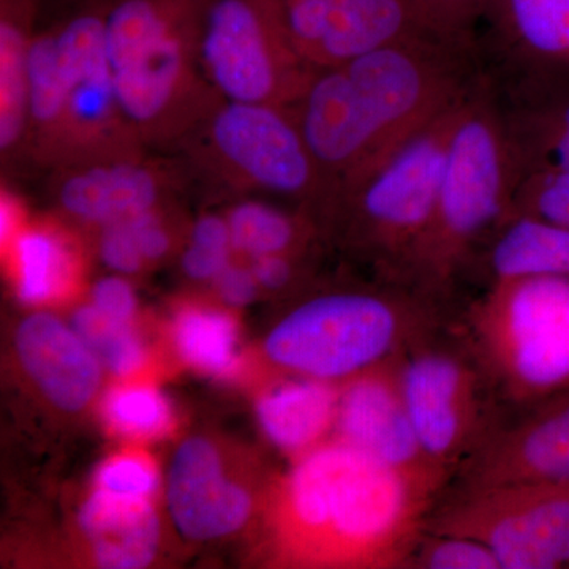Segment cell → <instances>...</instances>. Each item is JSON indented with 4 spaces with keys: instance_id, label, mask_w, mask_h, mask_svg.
Returning <instances> with one entry per match:
<instances>
[{
    "instance_id": "1",
    "label": "cell",
    "mask_w": 569,
    "mask_h": 569,
    "mask_svg": "<svg viewBox=\"0 0 569 569\" xmlns=\"http://www.w3.org/2000/svg\"><path fill=\"white\" fill-rule=\"evenodd\" d=\"M471 47L421 33L316 71L291 111L326 200L481 84Z\"/></svg>"
},
{
    "instance_id": "16",
    "label": "cell",
    "mask_w": 569,
    "mask_h": 569,
    "mask_svg": "<svg viewBox=\"0 0 569 569\" xmlns=\"http://www.w3.org/2000/svg\"><path fill=\"white\" fill-rule=\"evenodd\" d=\"M168 503L178 529L193 539L227 537L252 512V498L227 478L219 451L204 438H190L176 452Z\"/></svg>"
},
{
    "instance_id": "29",
    "label": "cell",
    "mask_w": 569,
    "mask_h": 569,
    "mask_svg": "<svg viewBox=\"0 0 569 569\" xmlns=\"http://www.w3.org/2000/svg\"><path fill=\"white\" fill-rule=\"evenodd\" d=\"M511 213L539 217L569 228V174L531 171L520 176Z\"/></svg>"
},
{
    "instance_id": "3",
    "label": "cell",
    "mask_w": 569,
    "mask_h": 569,
    "mask_svg": "<svg viewBox=\"0 0 569 569\" xmlns=\"http://www.w3.org/2000/svg\"><path fill=\"white\" fill-rule=\"evenodd\" d=\"M211 0H108L104 47L116 96L141 142L164 141L208 118L217 97L200 62Z\"/></svg>"
},
{
    "instance_id": "4",
    "label": "cell",
    "mask_w": 569,
    "mask_h": 569,
    "mask_svg": "<svg viewBox=\"0 0 569 569\" xmlns=\"http://www.w3.org/2000/svg\"><path fill=\"white\" fill-rule=\"evenodd\" d=\"M489 92L482 81L460 108L432 220L406 266L429 284L447 282L511 212L522 173L503 111Z\"/></svg>"
},
{
    "instance_id": "22",
    "label": "cell",
    "mask_w": 569,
    "mask_h": 569,
    "mask_svg": "<svg viewBox=\"0 0 569 569\" xmlns=\"http://www.w3.org/2000/svg\"><path fill=\"white\" fill-rule=\"evenodd\" d=\"M486 263L493 282L569 277V228L539 217L511 213L497 228Z\"/></svg>"
},
{
    "instance_id": "8",
    "label": "cell",
    "mask_w": 569,
    "mask_h": 569,
    "mask_svg": "<svg viewBox=\"0 0 569 569\" xmlns=\"http://www.w3.org/2000/svg\"><path fill=\"white\" fill-rule=\"evenodd\" d=\"M466 100L427 123L332 200L346 209L366 244L388 264L406 269L429 228Z\"/></svg>"
},
{
    "instance_id": "38",
    "label": "cell",
    "mask_w": 569,
    "mask_h": 569,
    "mask_svg": "<svg viewBox=\"0 0 569 569\" xmlns=\"http://www.w3.org/2000/svg\"><path fill=\"white\" fill-rule=\"evenodd\" d=\"M93 307L112 320L129 323L134 313V296L130 284L119 277L100 280L93 288Z\"/></svg>"
},
{
    "instance_id": "17",
    "label": "cell",
    "mask_w": 569,
    "mask_h": 569,
    "mask_svg": "<svg viewBox=\"0 0 569 569\" xmlns=\"http://www.w3.org/2000/svg\"><path fill=\"white\" fill-rule=\"evenodd\" d=\"M170 173L138 153L62 168L58 201L67 213L81 222H119L159 208Z\"/></svg>"
},
{
    "instance_id": "33",
    "label": "cell",
    "mask_w": 569,
    "mask_h": 569,
    "mask_svg": "<svg viewBox=\"0 0 569 569\" xmlns=\"http://www.w3.org/2000/svg\"><path fill=\"white\" fill-rule=\"evenodd\" d=\"M419 3L438 36L471 41L475 26L486 17L489 0H419Z\"/></svg>"
},
{
    "instance_id": "19",
    "label": "cell",
    "mask_w": 569,
    "mask_h": 569,
    "mask_svg": "<svg viewBox=\"0 0 569 569\" xmlns=\"http://www.w3.org/2000/svg\"><path fill=\"white\" fill-rule=\"evenodd\" d=\"M80 526L102 568H144L159 549V519L148 497L99 489L82 505Z\"/></svg>"
},
{
    "instance_id": "31",
    "label": "cell",
    "mask_w": 569,
    "mask_h": 569,
    "mask_svg": "<svg viewBox=\"0 0 569 569\" xmlns=\"http://www.w3.org/2000/svg\"><path fill=\"white\" fill-rule=\"evenodd\" d=\"M505 121L522 174L531 171L569 174V133L520 126L507 118Z\"/></svg>"
},
{
    "instance_id": "28",
    "label": "cell",
    "mask_w": 569,
    "mask_h": 569,
    "mask_svg": "<svg viewBox=\"0 0 569 569\" xmlns=\"http://www.w3.org/2000/svg\"><path fill=\"white\" fill-rule=\"evenodd\" d=\"M104 415L119 432L132 437H157L170 427L164 397L152 387L130 385L112 389L104 400Z\"/></svg>"
},
{
    "instance_id": "36",
    "label": "cell",
    "mask_w": 569,
    "mask_h": 569,
    "mask_svg": "<svg viewBox=\"0 0 569 569\" xmlns=\"http://www.w3.org/2000/svg\"><path fill=\"white\" fill-rule=\"evenodd\" d=\"M508 121L535 129L569 133V96L523 100L519 108L503 111Z\"/></svg>"
},
{
    "instance_id": "18",
    "label": "cell",
    "mask_w": 569,
    "mask_h": 569,
    "mask_svg": "<svg viewBox=\"0 0 569 569\" xmlns=\"http://www.w3.org/2000/svg\"><path fill=\"white\" fill-rule=\"evenodd\" d=\"M17 350L32 380L62 410H81L96 395L99 359L58 318L48 313L26 318L18 329Z\"/></svg>"
},
{
    "instance_id": "14",
    "label": "cell",
    "mask_w": 569,
    "mask_h": 569,
    "mask_svg": "<svg viewBox=\"0 0 569 569\" xmlns=\"http://www.w3.org/2000/svg\"><path fill=\"white\" fill-rule=\"evenodd\" d=\"M340 440L432 493L443 471L422 451L395 369L358 377L339 397Z\"/></svg>"
},
{
    "instance_id": "32",
    "label": "cell",
    "mask_w": 569,
    "mask_h": 569,
    "mask_svg": "<svg viewBox=\"0 0 569 569\" xmlns=\"http://www.w3.org/2000/svg\"><path fill=\"white\" fill-rule=\"evenodd\" d=\"M426 569H501L496 553L473 538L437 533V537L415 548L410 561Z\"/></svg>"
},
{
    "instance_id": "30",
    "label": "cell",
    "mask_w": 569,
    "mask_h": 569,
    "mask_svg": "<svg viewBox=\"0 0 569 569\" xmlns=\"http://www.w3.org/2000/svg\"><path fill=\"white\" fill-rule=\"evenodd\" d=\"M230 228L227 219L204 216L194 223L190 244L182 257L186 274L197 280L216 279L230 264Z\"/></svg>"
},
{
    "instance_id": "23",
    "label": "cell",
    "mask_w": 569,
    "mask_h": 569,
    "mask_svg": "<svg viewBox=\"0 0 569 569\" xmlns=\"http://www.w3.org/2000/svg\"><path fill=\"white\" fill-rule=\"evenodd\" d=\"M339 397L320 381L284 385L258 403L264 432L284 451L313 447L336 421Z\"/></svg>"
},
{
    "instance_id": "26",
    "label": "cell",
    "mask_w": 569,
    "mask_h": 569,
    "mask_svg": "<svg viewBox=\"0 0 569 569\" xmlns=\"http://www.w3.org/2000/svg\"><path fill=\"white\" fill-rule=\"evenodd\" d=\"M231 244L250 258L290 253L302 238L293 217L261 201L236 204L228 213Z\"/></svg>"
},
{
    "instance_id": "37",
    "label": "cell",
    "mask_w": 569,
    "mask_h": 569,
    "mask_svg": "<svg viewBox=\"0 0 569 569\" xmlns=\"http://www.w3.org/2000/svg\"><path fill=\"white\" fill-rule=\"evenodd\" d=\"M157 209L130 217L134 239H137V246L144 263L162 260L171 249L170 231L164 227L162 217L159 216Z\"/></svg>"
},
{
    "instance_id": "34",
    "label": "cell",
    "mask_w": 569,
    "mask_h": 569,
    "mask_svg": "<svg viewBox=\"0 0 569 569\" xmlns=\"http://www.w3.org/2000/svg\"><path fill=\"white\" fill-rule=\"evenodd\" d=\"M99 489L127 497H148L157 488L156 471L151 463L134 456L112 459L100 470Z\"/></svg>"
},
{
    "instance_id": "20",
    "label": "cell",
    "mask_w": 569,
    "mask_h": 569,
    "mask_svg": "<svg viewBox=\"0 0 569 569\" xmlns=\"http://www.w3.org/2000/svg\"><path fill=\"white\" fill-rule=\"evenodd\" d=\"M486 18L516 61L569 71V0H489Z\"/></svg>"
},
{
    "instance_id": "25",
    "label": "cell",
    "mask_w": 569,
    "mask_h": 569,
    "mask_svg": "<svg viewBox=\"0 0 569 569\" xmlns=\"http://www.w3.org/2000/svg\"><path fill=\"white\" fill-rule=\"evenodd\" d=\"M174 339L183 359L198 369L217 376L233 372L238 362L233 318L217 310H183L174 325Z\"/></svg>"
},
{
    "instance_id": "11",
    "label": "cell",
    "mask_w": 569,
    "mask_h": 569,
    "mask_svg": "<svg viewBox=\"0 0 569 569\" xmlns=\"http://www.w3.org/2000/svg\"><path fill=\"white\" fill-rule=\"evenodd\" d=\"M206 121L213 153L236 178L269 192L325 198L323 179L291 108L222 100Z\"/></svg>"
},
{
    "instance_id": "10",
    "label": "cell",
    "mask_w": 569,
    "mask_h": 569,
    "mask_svg": "<svg viewBox=\"0 0 569 569\" xmlns=\"http://www.w3.org/2000/svg\"><path fill=\"white\" fill-rule=\"evenodd\" d=\"M433 530L481 541L501 569L569 568V485L466 489Z\"/></svg>"
},
{
    "instance_id": "41",
    "label": "cell",
    "mask_w": 569,
    "mask_h": 569,
    "mask_svg": "<svg viewBox=\"0 0 569 569\" xmlns=\"http://www.w3.org/2000/svg\"><path fill=\"white\" fill-rule=\"evenodd\" d=\"M21 206L20 201L9 192L3 190L2 201H0V236H2V246H9L11 239L21 230Z\"/></svg>"
},
{
    "instance_id": "13",
    "label": "cell",
    "mask_w": 569,
    "mask_h": 569,
    "mask_svg": "<svg viewBox=\"0 0 569 569\" xmlns=\"http://www.w3.org/2000/svg\"><path fill=\"white\" fill-rule=\"evenodd\" d=\"M397 381L422 451L441 471L477 430V377L443 348H421L397 367Z\"/></svg>"
},
{
    "instance_id": "35",
    "label": "cell",
    "mask_w": 569,
    "mask_h": 569,
    "mask_svg": "<svg viewBox=\"0 0 569 569\" xmlns=\"http://www.w3.org/2000/svg\"><path fill=\"white\" fill-rule=\"evenodd\" d=\"M100 257L108 268L122 274H134L144 266L130 219L103 224L102 236H100Z\"/></svg>"
},
{
    "instance_id": "9",
    "label": "cell",
    "mask_w": 569,
    "mask_h": 569,
    "mask_svg": "<svg viewBox=\"0 0 569 569\" xmlns=\"http://www.w3.org/2000/svg\"><path fill=\"white\" fill-rule=\"evenodd\" d=\"M108 0H82L52 24L62 74V121L50 164L58 168L138 153L140 138L119 104L107 47Z\"/></svg>"
},
{
    "instance_id": "40",
    "label": "cell",
    "mask_w": 569,
    "mask_h": 569,
    "mask_svg": "<svg viewBox=\"0 0 569 569\" xmlns=\"http://www.w3.org/2000/svg\"><path fill=\"white\" fill-rule=\"evenodd\" d=\"M290 253L268 254V257L254 258L252 271L260 287L268 290H279L290 282L293 276Z\"/></svg>"
},
{
    "instance_id": "7",
    "label": "cell",
    "mask_w": 569,
    "mask_h": 569,
    "mask_svg": "<svg viewBox=\"0 0 569 569\" xmlns=\"http://www.w3.org/2000/svg\"><path fill=\"white\" fill-rule=\"evenodd\" d=\"M200 62L220 100L283 108L298 103L317 71L296 47L282 0H211Z\"/></svg>"
},
{
    "instance_id": "15",
    "label": "cell",
    "mask_w": 569,
    "mask_h": 569,
    "mask_svg": "<svg viewBox=\"0 0 569 569\" xmlns=\"http://www.w3.org/2000/svg\"><path fill=\"white\" fill-rule=\"evenodd\" d=\"M467 478L466 489L569 485V391L553 396L522 425L490 441L471 462Z\"/></svg>"
},
{
    "instance_id": "5",
    "label": "cell",
    "mask_w": 569,
    "mask_h": 569,
    "mask_svg": "<svg viewBox=\"0 0 569 569\" xmlns=\"http://www.w3.org/2000/svg\"><path fill=\"white\" fill-rule=\"evenodd\" d=\"M482 356L518 399L569 389V277L497 280L477 312Z\"/></svg>"
},
{
    "instance_id": "2",
    "label": "cell",
    "mask_w": 569,
    "mask_h": 569,
    "mask_svg": "<svg viewBox=\"0 0 569 569\" xmlns=\"http://www.w3.org/2000/svg\"><path fill=\"white\" fill-rule=\"evenodd\" d=\"M430 496L342 440L325 445L283 482L280 546L288 560L309 567H403Z\"/></svg>"
},
{
    "instance_id": "24",
    "label": "cell",
    "mask_w": 569,
    "mask_h": 569,
    "mask_svg": "<svg viewBox=\"0 0 569 569\" xmlns=\"http://www.w3.org/2000/svg\"><path fill=\"white\" fill-rule=\"evenodd\" d=\"M7 249L13 258L22 301L40 305L67 293L73 284L77 257L59 231L48 227L21 228Z\"/></svg>"
},
{
    "instance_id": "21",
    "label": "cell",
    "mask_w": 569,
    "mask_h": 569,
    "mask_svg": "<svg viewBox=\"0 0 569 569\" xmlns=\"http://www.w3.org/2000/svg\"><path fill=\"white\" fill-rule=\"evenodd\" d=\"M43 0H0V151L28 140V58Z\"/></svg>"
},
{
    "instance_id": "27",
    "label": "cell",
    "mask_w": 569,
    "mask_h": 569,
    "mask_svg": "<svg viewBox=\"0 0 569 569\" xmlns=\"http://www.w3.org/2000/svg\"><path fill=\"white\" fill-rule=\"evenodd\" d=\"M73 329L111 372L129 376L144 365V348L129 323L104 317L91 306L74 313Z\"/></svg>"
},
{
    "instance_id": "6",
    "label": "cell",
    "mask_w": 569,
    "mask_h": 569,
    "mask_svg": "<svg viewBox=\"0 0 569 569\" xmlns=\"http://www.w3.org/2000/svg\"><path fill=\"white\" fill-rule=\"evenodd\" d=\"M411 320L415 306L392 291L318 296L272 329L266 353L317 380L355 376L388 359L406 340Z\"/></svg>"
},
{
    "instance_id": "39",
    "label": "cell",
    "mask_w": 569,
    "mask_h": 569,
    "mask_svg": "<svg viewBox=\"0 0 569 569\" xmlns=\"http://www.w3.org/2000/svg\"><path fill=\"white\" fill-rule=\"evenodd\" d=\"M216 284L224 301L233 306H244L252 301L260 283L254 279L253 271L239 266L227 264L216 277Z\"/></svg>"
},
{
    "instance_id": "12",
    "label": "cell",
    "mask_w": 569,
    "mask_h": 569,
    "mask_svg": "<svg viewBox=\"0 0 569 569\" xmlns=\"http://www.w3.org/2000/svg\"><path fill=\"white\" fill-rule=\"evenodd\" d=\"M296 47L316 70L432 31L419 0H282ZM438 36V33H437Z\"/></svg>"
}]
</instances>
